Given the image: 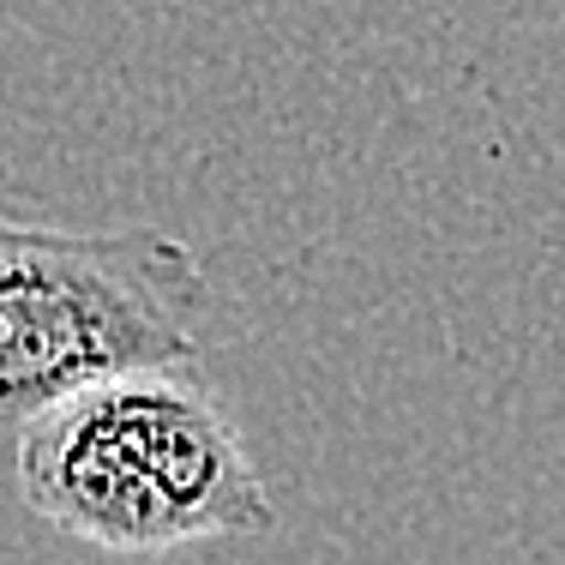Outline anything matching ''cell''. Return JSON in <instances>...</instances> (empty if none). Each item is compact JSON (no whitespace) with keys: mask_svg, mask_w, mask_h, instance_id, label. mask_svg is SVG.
<instances>
[{"mask_svg":"<svg viewBox=\"0 0 565 565\" xmlns=\"http://www.w3.org/2000/svg\"><path fill=\"white\" fill-rule=\"evenodd\" d=\"M12 481L49 530L120 559L277 523L253 451L186 367L61 397L12 439Z\"/></svg>","mask_w":565,"mask_h":565,"instance_id":"obj_1","label":"cell"},{"mask_svg":"<svg viewBox=\"0 0 565 565\" xmlns=\"http://www.w3.org/2000/svg\"><path fill=\"white\" fill-rule=\"evenodd\" d=\"M211 307L181 235L55 228L0 211V446L43 409L139 367H186Z\"/></svg>","mask_w":565,"mask_h":565,"instance_id":"obj_2","label":"cell"}]
</instances>
